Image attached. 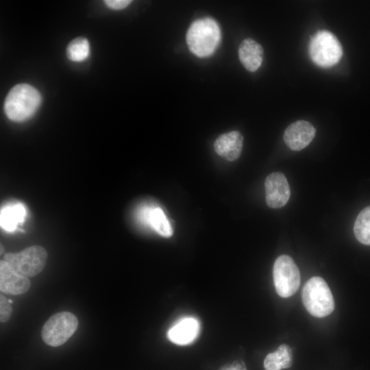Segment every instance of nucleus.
<instances>
[{
  "instance_id": "nucleus-1",
  "label": "nucleus",
  "mask_w": 370,
  "mask_h": 370,
  "mask_svg": "<svg viewBox=\"0 0 370 370\" xmlns=\"http://www.w3.org/2000/svg\"><path fill=\"white\" fill-rule=\"evenodd\" d=\"M41 103V95L34 87L27 84L14 86L4 102V112L9 119L21 122L31 118Z\"/></svg>"
},
{
  "instance_id": "nucleus-2",
  "label": "nucleus",
  "mask_w": 370,
  "mask_h": 370,
  "mask_svg": "<svg viewBox=\"0 0 370 370\" xmlns=\"http://www.w3.org/2000/svg\"><path fill=\"white\" fill-rule=\"evenodd\" d=\"M186 39L193 53L201 58L207 57L217 49L221 39V30L212 18L198 19L190 26Z\"/></svg>"
},
{
  "instance_id": "nucleus-3",
  "label": "nucleus",
  "mask_w": 370,
  "mask_h": 370,
  "mask_svg": "<svg viewBox=\"0 0 370 370\" xmlns=\"http://www.w3.org/2000/svg\"><path fill=\"white\" fill-rule=\"evenodd\" d=\"M302 300L308 312L316 317H326L334 309L332 292L321 277H312L308 280L303 288Z\"/></svg>"
},
{
  "instance_id": "nucleus-4",
  "label": "nucleus",
  "mask_w": 370,
  "mask_h": 370,
  "mask_svg": "<svg viewBox=\"0 0 370 370\" xmlns=\"http://www.w3.org/2000/svg\"><path fill=\"white\" fill-rule=\"evenodd\" d=\"M308 51L313 62L321 67L335 65L343 54L341 43L333 34L328 31L318 32L312 36Z\"/></svg>"
},
{
  "instance_id": "nucleus-5",
  "label": "nucleus",
  "mask_w": 370,
  "mask_h": 370,
  "mask_svg": "<svg viewBox=\"0 0 370 370\" xmlns=\"http://www.w3.org/2000/svg\"><path fill=\"white\" fill-rule=\"evenodd\" d=\"M47 252L40 245H33L18 253H7L3 260L19 274L30 278L40 273L45 268Z\"/></svg>"
},
{
  "instance_id": "nucleus-6",
  "label": "nucleus",
  "mask_w": 370,
  "mask_h": 370,
  "mask_svg": "<svg viewBox=\"0 0 370 370\" xmlns=\"http://www.w3.org/2000/svg\"><path fill=\"white\" fill-rule=\"evenodd\" d=\"M78 325L75 315L67 311L52 315L44 324L41 336L48 345L58 347L65 343L74 334Z\"/></svg>"
},
{
  "instance_id": "nucleus-7",
  "label": "nucleus",
  "mask_w": 370,
  "mask_h": 370,
  "mask_svg": "<svg viewBox=\"0 0 370 370\" xmlns=\"http://www.w3.org/2000/svg\"><path fill=\"white\" fill-rule=\"evenodd\" d=\"M273 282L279 296H292L299 287L300 273L293 260L287 255L279 256L273 269Z\"/></svg>"
},
{
  "instance_id": "nucleus-8",
  "label": "nucleus",
  "mask_w": 370,
  "mask_h": 370,
  "mask_svg": "<svg viewBox=\"0 0 370 370\" xmlns=\"http://www.w3.org/2000/svg\"><path fill=\"white\" fill-rule=\"evenodd\" d=\"M266 203L271 208H282L289 199L291 191L284 175L280 172L269 174L264 182Z\"/></svg>"
},
{
  "instance_id": "nucleus-9",
  "label": "nucleus",
  "mask_w": 370,
  "mask_h": 370,
  "mask_svg": "<svg viewBox=\"0 0 370 370\" xmlns=\"http://www.w3.org/2000/svg\"><path fill=\"white\" fill-rule=\"evenodd\" d=\"M316 134L314 126L308 121L300 120L291 124L284 133L285 144L293 151L307 147Z\"/></svg>"
},
{
  "instance_id": "nucleus-10",
  "label": "nucleus",
  "mask_w": 370,
  "mask_h": 370,
  "mask_svg": "<svg viewBox=\"0 0 370 370\" xmlns=\"http://www.w3.org/2000/svg\"><path fill=\"white\" fill-rule=\"evenodd\" d=\"M29 288L30 282L28 278L19 274L8 263L3 260H1L0 290L1 292L18 295L26 293Z\"/></svg>"
},
{
  "instance_id": "nucleus-11",
  "label": "nucleus",
  "mask_w": 370,
  "mask_h": 370,
  "mask_svg": "<svg viewBox=\"0 0 370 370\" xmlns=\"http://www.w3.org/2000/svg\"><path fill=\"white\" fill-rule=\"evenodd\" d=\"M243 137L238 131H232L219 136L214 143L216 153L228 161H234L241 153Z\"/></svg>"
},
{
  "instance_id": "nucleus-12",
  "label": "nucleus",
  "mask_w": 370,
  "mask_h": 370,
  "mask_svg": "<svg viewBox=\"0 0 370 370\" xmlns=\"http://www.w3.org/2000/svg\"><path fill=\"white\" fill-rule=\"evenodd\" d=\"M199 332L198 321L192 317L182 319L171 327L167 333L169 339L177 345H186L193 342Z\"/></svg>"
},
{
  "instance_id": "nucleus-13",
  "label": "nucleus",
  "mask_w": 370,
  "mask_h": 370,
  "mask_svg": "<svg viewBox=\"0 0 370 370\" xmlns=\"http://www.w3.org/2000/svg\"><path fill=\"white\" fill-rule=\"evenodd\" d=\"M238 56L243 66L249 71L258 69L263 60L262 46L251 38L243 40L238 48Z\"/></svg>"
},
{
  "instance_id": "nucleus-14",
  "label": "nucleus",
  "mask_w": 370,
  "mask_h": 370,
  "mask_svg": "<svg viewBox=\"0 0 370 370\" xmlns=\"http://www.w3.org/2000/svg\"><path fill=\"white\" fill-rule=\"evenodd\" d=\"M25 216L26 209L23 204L21 203L8 204L1 210V227L8 232H12L24 222Z\"/></svg>"
},
{
  "instance_id": "nucleus-15",
  "label": "nucleus",
  "mask_w": 370,
  "mask_h": 370,
  "mask_svg": "<svg viewBox=\"0 0 370 370\" xmlns=\"http://www.w3.org/2000/svg\"><path fill=\"white\" fill-rule=\"evenodd\" d=\"M141 218L160 236L166 238L172 236V227L164 211L160 207L144 208L141 213Z\"/></svg>"
},
{
  "instance_id": "nucleus-16",
  "label": "nucleus",
  "mask_w": 370,
  "mask_h": 370,
  "mask_svg": "<svg viewBox=\"0 0 370 370\" xmlns=\"http://www.w3.org/2000/svg\"><path fill=\"white\" fill-rule=\"evenodd\" d=\"M292 363V351L289 346L282 344L276 351L267 355L264 367L265 370H281L289 368Z\"/></svg>"
},
{
  "instance_id": "nucleus-17",
  "label": "nucleus",
  "mask_w": 370,
  "mask_h": 370,
  "mask_svg": "<svg viewBox=\"0 0 370 370\" xmlns=\"http://www.w3.org/2000/svg\"><path fill=\"white\" fill-rule=\"evenodd\" d=\"M354 232L360 243L370 245V206L365 208L358 214L354 223Z\"/></svg>"
},
{
  "instance_id": "nucleus-18",
  "label": "nucleus",
  "mask_w": 370,
  "mask_h": 370,
  "mask_svg": "<svg viewBox=\"0 0 370 370\" xmlns=\"http://www.w3.org/2000/svg\"><path fill=\"white\" fill-rule=\"evenodd\" d=\"M68 58L73 62H83L90 55V45L88 40L84 37H78L73 40L66 49Z\"/></svg>"
},
{
  "instance_id": "nucleus-19",
  "label": "nucleus",
  "mask_w": 370,
  "mask_h": 370,
  "mask_svg": "<svg viewBox=\"0 0 370 370\" xmlns=\"http://www.w3.org/2000/svg\"><path fill=\"white\" fill-rule=\"evenodd\" d=\"M10 303L5 297L0 296V320L1 323L8 321L12 314V307Z\"/></svg>"
},
{
  "instance_id": "nucleus-20",
  "label": "nucleus",
  "mask_w": 370,
  "mask_h": 370,
  "mask_svg": "<svg viewBox=\"0 0 370 370\" xmlns=\"http://www.w3.org/2000/svg\"><path fill=\"white\" fill-rule=\"evenodd\" d=\"M132 1L129 0H106L107 6L113 10H122L130 4Z\"/></svg>"
},
{
  "instance_id": "nucleus-21",
  "label": "nucleus",
  "mask_w": 370,
  "mask_h": 370,
  "mask_svg": "<svg viewBox=\"0 0 370 370\" xmlns=\"http://www.w3.org/2000/svg\"><path fill=\"white\" fill-rule=\"evenodd\" d=\"M220 370H247L245 364L242 361H236L231 365L222 367Z\"/></svg>"
}]
</instances>
